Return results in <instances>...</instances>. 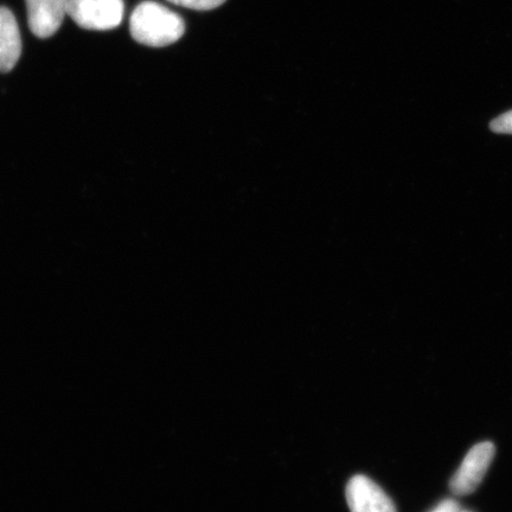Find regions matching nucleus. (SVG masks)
I'll return each instance as SVG.
<instances>
[{"label": "nucleus", "mask_w": 512, "mask_h": 512, "mask_svg": "<svg viewBox=\"0 0 512 512\" xmlns=\"http://www.w3.org/2000/svg\"><path fill=\"white\" fill-rule=\"evenodd\" d=\"M459 512H470V511H459Z\"/></svg>", "instance_id": "nucleus-9"}, {"label": "nucleus", "mask_w": 512, "mask_h": 512, "mask_svg": "<svg viewBox=\"0 0 512 512\" xmlns=\"http://www.w3.org/2000/svg\"><path fill=\"white\" fill-rule=\"evenodd\" d=\"M131 35L147 47L162 48L181 40L185 24L181 16L156 2H144L133 11Z\"/></svg>", "instance_id": "nucleus-1"}, {"label": "nucleus", "mask_w": 512, "mask_h": 512, "mask_svg": "<svg viewBox=\"0 0 512 512\" xmlns=\"http://www.w3.org/2000/svg\"><path fill=\"white\" fill-rule=\"evenodd\" d=\"M491 130L499 134H512V110L492 121Z\"/></svg>", "instance_id": "nucleus-8"}, {"label": "nucleus", "mask_w": 512, "mask_h": 512, "mask_svg": "<svg viewBox=\"0 0 512 512\" xmlns=\"http://www.w3.org/2000/svg\"><path fill=\"white\" fill-rule=\"evenodd\" d=\"M169 2L182 8L207 11L219 8L226 0H169Z\"/></svg>", "instance_id": "nucleus-7"}, {"label": "nucleus", "mask_w": 512, "mask_h": 512, "mask_svg": "<svg viewBox=\"0 0 512 512\" xmlns=\"http://www.w3.org/2000/svg\"><path fill=\"white\" fill-rule=\"evenodd\" d=\"M32 34L48 38L61 28L67 15L68 0H25Z\"/></svg>", "instance_id": "nucleus-5"}, {"label": "nucleus", "mask_w": 512, "mask_h": 512, "mask_svg": "<svg viewBox=\"0 0 512 512\" xmlns=\"http://www.w3.org/2000/svg\"><path fill=\"white\" fill-rule=\"evenodd\" d=\"M347 501L351 512H396L386 492L362 475L351 478L347 486Z\"/></svg>", "instance_id": "nucleus-4"}, {"label": "nucleus", "mask_w": 512, "mask_h": 512, "mask_svg": "<svg viewBox=\"0 0 512 512\" xmlns=\"http://www.w3.org/2000/svg\"><path fill=\"white\" fill-rule=\"evenodd\" d=\"M494 458V444L480 443L473 446L451 479L450 488L453 494L458 496L472 494L482 483Z\"/></svg>", "instance_id": "nucleus-3"}, {"label": "nucleus", "mask_w": 512, "mask_h": 512, "mask_svg": "<svg viewBox=\"0 0 512 512\" xmlns=\"http://www.w3.org/2000/svg\"><path fill=\"white\" fill-rule=\"evenodd\" d=\"M22 54V38L14 14L0 8V73H9Z\"/></svg>", "instance_id": "nucleus-6"}, {"label": "nucleus", "mask_w": 512, "mask_h": 512, "mask_svg": "<svg viewBox=\"0 0 512 512\" xmlns=\"http://www.w3.org/2000/svg\"><path fill=\"white\" fill-rule=\"evenodd\" d=\"M124 0H68L67 15L87 30H111L124 18Z\"/></svg>", "instance_id": "nucleus-2"}]
</instances>
